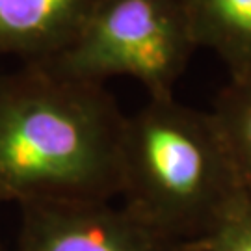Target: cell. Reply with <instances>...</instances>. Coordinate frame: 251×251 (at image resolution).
Listing matches in <instances>:
<instances>
[{"instance_id": "9", "label": "cell", "mask_w": 251, "mask_h": 251, "mask_svg": "<svg viewBox=\"0 0 251 251\" xmlns=\"http://www.w3.org/2000/svg\"><path fill=\"white\" fill-rule=\"evenodd\" d=\"M0 251H9V250H8V248H6V246H4V244L0 242Z\"/></svg>"}, {"instance_id": "10", "label": "cell", "mask_w": 251, "mask_h": 251, "mask_svg": "<svg viewBox=\"0 0 251 251\" xmlns=\"http://www.w3.org/2000/svg\"><path fill=\"white\" fill-rule=\"evenodd\" d=\"M182 251H186V248H184V250H182Z\"/></svg>"}, {"instance_id": "6", "label": "cell", "mask_w": 251, "mask_h": 251, "mask_svg": "<svg viewBox=\"0 0 251 251\" xmlns=\"http://www.w3.org/2000/svg\"><path fill=\"white\" fill-rule=\"evenodd\" d=\"M198 49L225 63L231 78L251 76V0H180Z\"/></svg>"}, {"instance_id": "8", "label": "cell", "mask_w": 251, "mask_h": 251, "mask_svg": "<svg viewBox=\"0 0 251 251\" xmlns=\"http://www.w3.org/2000/svg\"><path fill=\"white\" fill-rule=\"evenodd\" d=\"M186 251H251V190L231 208V212Z\"/></svg>"}, {"instance_id": "7", "label": "cell", "mask_w": 251, "mask_h": 251, "mask_svg": "<svg viewBox=\"0 0 251 251\" xmlns=\"http://www.w3.org/2000/svg\"><path fill=\"white\" fill-rule=\"evenodd\" d=\"M210 114L246 188L251 190V76L231 78Z\"/></svg>"}, {"instance_id": "5", "label": "cell", "mask_w": 251, "mask_h": 251, "mask_svg": "<svg viewBox=\"0 0 251 251\" xmlns=\"http://www.w3.org/2000/svg\"><path fill=\"white\" fill-rule=\"evenodd\" d=\"M100 0H0V56L45 63L63 52Z\"/></svg>"}, {"instance_id": "3", "label": "cell", "mask_w": 251, "mask_h": 251, "mask_svg": "<svg viewBox=\"0 0 251 251\" xmlns=\"http://www.w3.org/2000/svg\"><path fill=\"white\" fill-rule=\"evenodd\" d=\"M196 50L180 0H100L71 45L43 65L95 84L134 78L149 99H166Z\"/></svg>"}, {"instance_id": "2", "label": "cell", "mask_w": 251, "mask_h": 251, "mask_svg": "<svg viewBox=\"0 0 251 251\" xmlns=\"http://www.w3.org/2000/svg\"><path fill=\"white\" fill-rule=\"evenodd\" d=\"M246 192L210 112L166 97L125 117L117 201L171 242L201 240Z\"/></svg>"}, {"instance_id": "1", "label": "cell", "mask_w": 251, "mask_h": 251, "mask_svg": "<svg viewBox=\"0 0 251 251\" xmlns=\"http://www.w3.org/2000/svg\"><path fill=\"white\" fill-rule=\"evenodd\" d=\"M125 114L104 84L43 63L0 75V203L114 201Z\"/></svg>"}, {"instance_id": "4", "label": "cell", "mask_w": 251, "mask_h": 251, "mask_svg": "<svg viewBox=\"0 0 251 251\" xmlns=\"http://www.w3.org/2000/svg\"><path fill=\"white\" fill-rule=\"evenodd\" d=\"M114 201H54L19 206L9 251H182Z\"/></svg>"}]
</instances>
